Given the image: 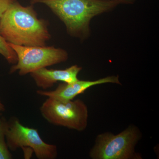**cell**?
<instances>
[{
  "instance_id": "cell-1",
  "label": "cell",
  "mask_w": 159,
  "mask_h": 159,
  "mask_svg": "<svg viewBox=\"0 0 159 159\" xmlns=\"http://www.w3.org/2000/svg\"><path fill=\"white\" fill-rule=\"evenodd\" d=\"M48 22L38 17L33 5L17 1L9 6L0 21V33L9 43L25 46H46L51 37Z\"/></svg>"
},
{
  "instance_id": "cell-2",
  "label": "cell",
  "mask_w": 159,
  "mask_h": 159,
  "mask_svg": "<svg viewBox=\"0 0 159 159\" xmlns=\"http://www.w3.org/2000/svg\"><path fill=\"white\" fill-rule=\"evenodd\" d=\"M30 3L48 6L64 24L68 34L83 40L90 36V23L94 17L119 5L109 0H31Z\"/></svg>"
},
{
  "instance_id": "cell-3",
  "label": "cell",
  "mask_w": 159,
  "mask_h": 159,
  "mask_svg": "<svg viewBox=\"0 0 159 159\" xmlns=\"http://www.w3.org/2000/svg\"><path fill=\"white\" fill-rule=\"evenodd\" d=\"M142 137L140 129L130 125L117 134L110 132L99 134L89 152L93 159H140L135 147Z\"/></svg>"
},
{
  "instance_id": "cell-4",
  "label": "cell",
  "mask_w": 159,
  "mask_h": 159,
  "mask_svg": "<svg viewBox=\"0 0 159 159\" xmlns=\"http://www.w3.org/2000/svg\"><path fill=\"white\" fill-rule=\"evenodd\" d=\"M42 116L49 123L78 131L87 127L89 111L82 100H59L48 97L40 108Z\"/></svg>"
},
{
  "instance_id": "cell-5",
  "label": "cell",
  "mask_w": 159,
  "mask_h": 159,
  "mask_svg": "<svg viewBox=\"0 0 159 159\" xmlns=\"http://www.w3.org/2000/svg\"><path fill=\"white\" fill-rule=\"evenodd\" d=\"M16 53L17 61L10 70L11 74L18 71L20 76L31 74L40 69L65 62L67 52L54 46H25L9 43Z\"/></svg>"
},
{
  "instance_id": "cell-6",
  "label": "cell",
  "mask_w": 159,
  "mask_h": 159,
  "mask_svg": "<svg viewBox=\"0 0 159 159\" xmlns=\"http://www.w3.org/2000/svg\"><path fill=\"white\" fill-rule=\"evenodd\" d=\"M6 138L8 148L12 151L18 148L29 147L33 150L37 158H57V146L44 142L37 129L24 126L18 119H14L8 122Z\"/></svg>"
},
{
  "instance_id": "cell-7",
  "label": "cell",
  "mask_w": 159,
  "mask_h": 159,
  "mask_svg": "<svg viewBox=\"0 0 159 159\" xmlns=\"http://www.w3.org/2000/svg\"><path fill=\"white\" fill-rule=\"evenodd\" d=\"M111 83L121 84L119 76H109L94 80H79L71 83L63 82L59 84L54 91L38 90L37 93L42 96L59 100H73L80 94L83 93L88 89L99 84Z\"/></svg>"
},
{
  "instance_id": "cell-8",
  "label": "cell",
  "mask_w": 159,
  "mask_h": 159,
  "mask_svg": "<svg viewBox=\"0 0 159 159\" xmlns=\"http://www.w3.org/2000/svg\"><path fill=\"white\" fill-rule=\"evenodd\" d=\"M82 67L75 65L64 70L40 69L30 74L38 87L46 90L58 81L71 83L78 80L77 76Z\"/></svg>"
},
{
  "instance_id": "cell-9",
  "label": "cell",
  "mask_w": 159,
  "mask_h": 159,
  "mask_svg": "<svg viewBox=\"0 0 159 159\" xmlns=\"http://www.w3.org/2000/svg\"><path fill=\"white\" fill-rule=\"evenodd\" d=\"M8 122L2 119L0 121V159L12 158L6 143V132Z\"/></svg>"
},
{
  "instance_id": "cell-10",
  "label": "cell",
  "mask_w": 159,
  "mask_h": 159,
  "mask_svg": "<svg viewBox=\"0 0 159 159\" xmlns=\"http://www.w3.org/2000/svg\"><path fill=\"white\" fill-rule=\"evenodd\" d=\"M0 54L5 57L9 63L14 65L17 61V57L15 51L9 45V43L0 33Z\"/></svg>"
},
{
  "instance_id": "cell-11",
  "label": "cell",
  "mask_w": 159,
  "mask_h": 159,
  "mask_svg": "<svg viewBox=\"0 0 159 159\" xmlns=\"http://www.w3.org/2000/svg\"><path fill=\"white\" fill-rule=\"evenodd\" d=\"M16 1L17 0H0V21L9 6Z\"/></svg>"
},
{
  "instance_id": "cell-12",
  "label": "cell",
  "mask_w": 159,
  "mask_h": 159,
  "mask_svg": "<svg viewBox=\"0 0 159 159\" xmlns=\"http://www.w3.org/2000/svg\"><path fill=\"white\" fill-rule=\"evenodd\" d=\"M113 1L118 3L119 5L120 4H124V5H132L135 2L136 0H109Z\"/></svg>"
},
{
  "instance_id": "cell-13",
  "label": "cell",
  "mask_w": 159,
  "mask_h": 159,
  "mask_svg": "<svg viewBox=\"0 0 159 159\" xmlns=\"http://www.w3.org/2000/svg\"><path fill=\"white\" fill-rule=\"evenodd\" d=\"M5 111V107L4 106V105H3L2 103L1 102H0V116H1V112H4V111ZM2 119L0 118V121H1Z\"/></svg>"
}]
</instances>
